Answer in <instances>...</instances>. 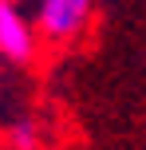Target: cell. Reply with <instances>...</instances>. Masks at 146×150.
<instances>
[{
    "instance_id": "obj_3",
    "label": "cell",
    "mask_w": 146,
    "mask_h": 150,
    "mask_svg": "<svg viewBox=\"0 0 146 150\" xmlns=\"http://www.w3.org/2000/svg\"><path fill=\"white\" fill-rule=\"evenodd\" d=\"M0 79H4V63H0Z\"/></svg>"
},
{
    "instance_id": "obj_2",
    "label": "cell",
    "mask_w": 146,
    "mask_h": 150,
    "mask_svg": "<svg viewBox=\"0 0 146 150\" xmlns=\"http://www.w3.org/2000/svg\"><path fill=\"white\" fill-rule=\"evenodd\" d=\"M39 55V32L16 0H0V63L28 67Z\"/></svg>"
},
{
    "instance_id": "obj_1",
    "label": "cell",
    "mask_w": 146,
    "mask_h": 150,
    "mask_svg": "<svg viewBox=\"0 0 146 150\" xmlns=\"http://www.w3.org/2000/svg\"><path fill=\"white\" fill-rule=\"evenodd\" d=\"M91 16H95V0H39L32 24L39 32V44L63 47L87 32Z\"/></svg>"
}]
</instances>
